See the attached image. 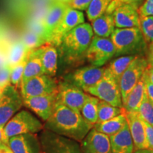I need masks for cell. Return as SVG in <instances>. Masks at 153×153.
I'll return each instance as SVG.
<instances>
[{"label": "cell", "mask_w": 153, "mask_h": 153, "mask_svg": "<svg viewBox=\"0 0 153 153\" xmlns=\"http://www.w3.org/2000/svg\"><path fill=\"white\" fill-rule=\"evenodd\" d=\"M88 95L79 87L65 81L57 87V103L80 111Z\"/></svg>", "instance_id": "cell-11"}, {"label": "cell", "mask_w": 153, "mask_h": 153, "mask_svg": "<svg viewBox=\"0 0 153 153\" xmlns=\"http://www.w3.org/2000/svg\"><path fill=\"white\" fill-rule=\"evenodd\" d=\"M82 153H111L109 136L92 128L81 141Z\"/></svg>", "instance_id": "cell-15"}, {"label": "cell", "mask_w": 153, "mask_h": 153, "mask_svg": "<svg viewBox=\"0 0 153 153\" xmlns=\"http://www.w3.org/2000/svg\"><path fill=\"white\" fill-rule=\"evenodd\" d=\"M129 131L133 141L134 150L149 149L143 120L137 112H126Z\"/></svg>", "instance_id": "cell-19"}, {"label": "cell", "mask_w": 153, "mask_h": 153, "mask_svg": "<svg viewBox=\"0 0 153 153\" xmlns=\"http://www.w3.org/2000/svg\"><path fill=\"white\" fill-rule=\"evenodd\" d=\"M109 139L111 153L133 152V141L130 133L128 122L120 131L109 136Z\"/></svg>", "instance_id": "cell-20"}, {"label": "cell", "mask_w": 153, "mask_h": 153, "mask_svg": "<svg viewBox=\"0 0 153 153\" xmlns=\"http://www.w3.org/2000/svg\"><path fill=\"white\" fill-rule=\"evenodd\" d=\"M137 113L141 119L153 126V104L149 100L146 91Z\"/></svg>", "instance_id": "cell-32"}, {"label": "cell", "mask_w": 153, "mask_h": 153, "mask_svg": "<svg viewBox=\"0 0 153 153\" xmlns=\"http://www.w3.org/2000/svg\"><path fill=\"white\" fill-rule=\"evenodd\" d=\"M116 48L111 38L94 36L85 56L91 65L101 67L116 56Z\"/></svg>", "instance_id": "cell-7"}, {"label": "cell", "mask_w": 153, "mask_h": 153, "mask_svg": "<svg viewBox=\"0 0 153 153\" xmlns=\"http://www.w3.org/2000/svg\"><path fill=\"white\" fill-rule=\"evenodd\" d=\"M99 99L94 96L88 95L80 113L82 117L89 124L94 126L97 122V111H98V103Z\"/></svg>", "instance_id": "cell-26"}, {"label": "cell", "mask_w": 153, "mask_h": 153, "mask_svg": "<svg viewBox=\"0 0 153 153\" xmlns=\"http://www.w3.org/2000/svg\"><path fill=\"white\" fill-rule=\"evenodd\" d=\"M38 138L44 153H82L79 142L48 130L43 129Z\"/></svg>", "instance_id": "cell-6"}, {"label": "cell", "mask_w": 153, "mask_h": 153, "mask_svg": "<svg viewBox=\"0 0 153 153\" xmlns=\"http://www.w3.org/2000/svg\"><path fill=\"white\" fill-rule=\"evenodd\" d=\"M28 53L26 57H25L22 62H19V64H17L14 67H13L10 70V84L16 87V89L20 88L23 74H24V68L28 59Z\"/></svg>", "instance_id": "cell-34"}, {"label": "cell", "mask_w": 153, "mask_h": 153, "mask_svg": "<svg viewBox=\"0 0 153 153\" xmlns=\"http://www.w3.org/2000/svg\"><path fill=\"white\" fill-rule=\"evenodd\" d=\"M144 1L145 0H111L108 8L106 9V13L113 14L115 9L117 8L118 6H120V4H123L135 5L139 8Z\"/></svg>", "instance_id": "cell-35"}, {"label": "cell", "mask_w": 153, "mask_h": 153, "mask_svg": "<svg viewBox=\"0 0 153 153\" xmlns=\"http://www.w3.org/2000/svg\"><path fill=\"white\" fill-rule=\"evenodd\" d=\"M111 1V0H91L89 7L86 9L88 20L91 22L104 14Z\"/></svg>", "instance_id": "cell-30"}, {"label": "cell", "mask_w": 153, "mask_h": 153, "mask_svg": "<svg viewBox=\"0 0 153 153\" xmlns=\"http://www.w3.org/2000/svg\"><path fill=\"white\" fill-rule=\"evenodd\" d=\"M126 123H127V119H126L125 113H123L110 120L101 122V123H95L93 126V128L100 133L107 135L108 136H111L120 131L126 126Z\"/></svg>", "instance_id": "cell-25"}, {"label": "cell", "mask_w": 153, "mask_h": 153, "mask_svg": "<svg viewBox=\"0 0 153 153\" xmlns=\"http://www.w3.org/2000/svg\"><path fill=\"white\" fill-rule=\"evenodd\" d=\"M9 147L13 153H41V145L36 134L25 133L9 139Z\"/></svg>", "instance_id": "cell-17"}, {"label": "cell", "mask_w": 153, "mask_h": 153, "mask_svg": "<svg viewBox=\"0 0 153 153\" xmlns=\"http://www.w3.org/2000/svg\"><path fill=\"white\" fill-rule=\"evenodd\" d=\"M10 70L7 65L0 68V92L10 84Z\"/></svg>", "instance_id": "cell-36"}, {"label": "cell", "mask_w": 153, "mask_h": 153, "mask_svg": "<svg viewBox=\"0 0 153 153\" xmlns=\"http://www.w3.org/2000/svg\"><path fill=\"white\" fill-rule=\"evenodd\" d=\"M145 73L146 74V75L148 76L149 80H150V81L153 84V68L149 64H148V66L147 67L146 70H145Z\"/></svg>", "instance_id": "cell-41"}, {"label": "cell", "mask_w": 153, "mask_h": 153, "mask_svg": "<svg viewBox=\"0 0 153 153\" xmlns=\"http://www.w3.org/2000/svg\"><path fill=\"white\" fill-rule=\"evenodd\" d=\"M26 47L27 51H30L38 48L41 47L42 45L46 43L47 42L44 38L30 30H26L22 36V39L21 41Z\"/></svg>", "instance_id": "cell-31"}, {"label": "cell", "mask_w": 153, "mask_h": 153, "mask_svg": "<svg viewBox=\"0 0 153 153\" xmlns=\"http://www.w3.org/2000/svg\"><path fill=\"white\" fill-rule=\"evenodd\" d=\"M92 128L79 111L59 103H56L52 114L44 124V129L77 142H81Z\"/></svg>", "instance_id": "cell-1"}, {"label": "cell", "mask_w": 153, "mask_h": 153, "mask_svg": "<svg viewBox=\"0 0 153 153\" xmlns=\"http://www.w3.org/2000/svg\"><path fill=\"white\" fill-rule=\"evenodd\" d=\"M138 7L132 4H120L113 12L115 28H140Z\"/></svg>", "instance_id": "cell-16"}, {"label": "cell", "mask_w": 153, "mask_h": 153, "mask_svg": "<svg viewBox=\"0 0 153 153\" xmlns=\"http://www.w3.org/2000/svg\"><path fill=\"white\" fill-rule=\"evenodd\" d=\"M44 129V125L38 118L26 110H21L7 122L3 128L6 138L25 133L36 134Z\"/></svg>", "instance_id": "cell-4"}, {"label": "cell", "mask_w": 153, "mask_h": 153, "mask_svg": "<svg viewBox=\"0 0 153 153\" xmlns=\"http://www.w3.org/2000/svg\"><path fill=\"white\" fill-rule=\"evenodd\" d=\"M68 8V5L67 3L62 1H56L48 8L43 20L44 38L47 43H49L51 34Z\"/></svg>", "instance_id": "cell-18"}, {"label": "cell", "mask_w": 153, "mask_h": 153, "mask_svg": "<svg viewBox=\"0 0 153 153\" xmlns=\"http://www.w3.org/2000/svg\"><path fill=\"white\" fill-rule=\"evenodd\" d=\"M94 36L91 24L83 23L69 31L62 38L61 44L68 60L75 62L85 56Z\"/></svg>", "instance_id": "cell-2"}, {"label": "cell", "mask_w": 153, "mask_h": 153, "mask_svg": "<svg viewBox=\"0 0 153 153\" xmlns=\"http://www.w3.org/2000/svg\"><path fill=\"white\" fill-rule=\"evenodd\" d=\"M148 57L153 59V41L148 44Z\"/></svg>", "instance_id": "cell-44"}, {"label": "cell", "mask_w": 153, "mask_h": 153, "mask_svg": "<svg viewBox=\"0 0 153 153\" xmlns=\"http://www.w3.org/2000/svg\"><path fill=\"white\" fill-rule=\"evenodd\" d=\"M8 141H9L6 138V137L4 136L3 129L0 127V144H1V143H3V144L9 145Z\"/></svg>", "instance_id": "cell-42"}, {"label": "cell", "mask_w": 153, "mask_h": 153, "mask_svg": "<svg viewBox=\"0 0 153 153\" xmlns=\"http://www.w3.org/2000/svg\"><path fill=\"white\" fill-rule=\"evenodd\" d=\"M85 91L112 106L123 107L119 84L107 68H105L104 74L100 81L93 87L86 89Z\"/></svg>", "instance_id": "cell-5"}, {"label": "cell", "mask_w": 153, "mask_h": 153, "mask_svg": "<svg viewBox=\"0 0 153 153\" xmlns=\"http://www.w3.org/2000/svg\"><path fill=\"white\" fill-rule=\"evenodd\" d=\"M140 28L146 44L153 41V16H139Z\"/></svg>", "instance_id": "cell-33"}, {"label": "cell", "mask_w": 153, "mask_h": 153, "mask_svg": "<svg viewBox=\"0 0 153 153\" xmlns=\"http://www.w3.org/2000/svg\"><path fill=\"white\" fill-rule=\"evenodd\" d=\"M68 2H67V3H68Z\"/></svg>", "instance_id": "cell-47"}, {"label": "cell", "mask_w": 153, "mask_h": 153, "mask_svg": "<svg viewBox=\"0 0 153 153\" xmlns=\"http://www.w3.org/2000/svg\"><path fill=\"white\" fill-rule=\"evenodd\" d=\"M41 153H44V152H41Z\"/></svg>", "instance_id": "cell-46"}, {"label": "cell", "mask_w": 153, "mask_h": 153, "mask_svg": "<svg viewBox=\"0 0 153 153\" xmlns=\"http://www.w3.org/2000/svg\"><path fill=\"white\" fill-rule=\"evenodd\" d=\"M23 106L21 94L16 87L9 84L0 92V127L3 129Z\"/></svg>", "instance_id": "cell-9"}, {"label": "cell", "mask_w": 153, "mask_h": 153, "mask_svg": "<svg viewBox=\"0 0 153 153\" xmlns=\"http://www.w3.org/2000/svg\"><path fill=\"white\" fill-rule=\"evenodd\" d=\"M85 16L81 11L68 7L60 22L51 34L49 43L60 45L62 38L78 25L85 23Z\"/></svg>", "instance_id": "cell-12"}, {"label": "cell", "mask_w": 153, "mask_h": 153, "mask_svg": "<svg viewBox=\"0 0 153 153\" xmlns=\"http://www.w3.org/2000/svg\"><path fill=\"white\" fill-rule=\"evenodd\" d=\"M43 74V69L41 58V51H40V48H38L28 52V59L24 68L22 82L26 81L33 76Z\"/></svg>", "instance_id": "cell-22"}, {"label": "cell", "mask_w": 153, "mask_h": 153, "mask_svg": "<svg viewBox=\"0 0 153 153\" xmlns=\"http://www.w3.org/2000/svg\"><path fill=\"white\" fill-rule=\"evenodd\" d=\"M57 92L23 99L24 106L33 112L43 121L50 118L57 103Z\"/></svg>", "instance_id": "cell-14"}, {"label": "cell", "mask_w": 153, "mask_h": 153, "mask_svg": "<svg viewBox=\"0 0 153 153\" xmlns=\"http://www.w3.org/2000/svg\"><path fill=\"white\" fill-rule=\"evenodd\" d=\"M28 53V51L21 41L11 44L7 54V65L11 70L13 67L22 62L27 55Z\"/></svg>", "instance_id": "cell-27"}, {"label": "cell", "mask_w": 153, "mask_h": 153, "mask_svg": "<svg viewBox=\"0 0 153 153\" xmlns=\"http://www.w3.org/2000/svg\"><path fill=\"white\" fill-rule=\"evenodd\" d=\"M123 113H125V110L123 107L119 108V107L114 106L104 101L99 100L98 103L97 123H101L110 120Z\"/></svg>", "instance_id": "cell-28"}, {"label": "cell", "mask_w": 153, "mask_h": 153, "mask_svg": "<svg viewBox=\"0 0 153 153\" xmlns=\"http://www.w3.org/2000/svg\"><path fill=\"white\" fill-rule=\"evenodd\" d=\"M145 93V84L143 76L131 91L126 101L123 104V108L126 112H137Z\"/></svg>", "instance_id": "cell-23"}, {"label": "cell", "mask_w": 153, "mask_h": 153, "mask_svg": "<svg viewBox=\"0 0 153 153\" xmlns=\"http://www.w3.org/2000/svg\"><path fill=\"white\" fill-rule=\"evenodd\" d=\"M39 48L44 74L54 76L57 70L58 55L56 48L51 43H46Z\"/></svg>", "instance_id": "cell-21"}, {"label": "cell", "mask_w": 153, "mask_h": 153, "mask_svg": "<svg viewBox=\"0 0 153 153\" xmlns=\"http://www.w3.org/2000/svg\"><path fill=\"white\" fill-rule=\"evenodd\" d=\"M58 84L53 76L47 74L33 76L22 82L20 86L22 98H28L36 96L51 94L57 91Z\"/></svg>", "instance_id": "cell-10"}, {"label": "cell", "mask_w": 153, "mask_h": 153, "mask_svg": "<svg viewBox=\"0 0 153 153\" xmlns=\"http://www.w3.org/2000/svg\"><path fill=\"white\" fill-rule=\"evenodd\" d=\"M137 55H129L115 59L107 67L114 77L119 82L120 77Z\"/></svg>", "instance_id": "cell-29"}, {"label": "cell", "mask_w": 153, "mask_h": 153, "mask_svg": "<svg viewBox=\"0 0 153 153\" xmlns=\"http://www.w3.org/2000/svg\"><path fill=\"white\" fill-rule=\"evenodd\" d=\"M143 121L145 126L146 139L148 144V148L153 150V126H151L148 123H147V122L144 121V120H143Z\"/></svg>", "instance_id": "cell-39"}, {"label": "cell", "mask_w": 153, "mask_h": 153, "mask_svg": "<svg viewBox=\"0 0 153 153\" xmlns=\"http://www.w3.org/2000/svg\"><path fill=\"white\" fill-rule=\"evenodd\" d=\"M137 12L139 16H153V0H145Z\"/></svg>", "instance_id": "cell-37"}, {"label": "cell", "mask_w": 153, "mask_h": 153, "mask_svg": "<svg viewBox=\"0 0 153 153\" xmlns=\"http://www.w3.org/2000/svg\"><path fill=\"white\" fill-rule=\"evenodd\" d=\"M105 68L94 65L86 66L75 70L67 77L66 81L85 91L100 81L104 74Z\"/></svg>", "instance_id": "cell-13"}, {"label": "cell", "mask_w": 153, "mask_h": 153, "mask_svg": "<svg viewBox=\"0 0 153 153\" xmlns=\"http://www.w3.org/2000/svg\"><path fill=\"white\" fill-rule=\"evenodd\" d=\"M148 61L149 65H150L153 68V59L151 58V57H148Z\"/></svg>", "instance_id": "cell-45"}, {"label": "cell", "mask_w": 153, "mask_h": 153, "mask_svg": "<svg viewBox=\"0 0 153 153\" xmlns=\"http://www.w3.org/2000/svg\"><path fill=\"white\" fill-rule=\"evenodd\" d=\"M110 38L116 48V56L137 55L146 44L140 28H116Z\"/></svg>", "instance_id": "cell-3"}, {"label": "cell", "mask_w": 153, "mask_h": 153, "mask_svg": "<svg viewBox=\"0 0 153 153\" xmlns=\"http://www.w3.org/2000/svg\"><path fill=\"white\" fill-rule=\"evenodd\" d=\"M91 0H69L67 4L70 8L78 11H84L87 9Z\"/></svg>", "instance_id": "cell-38"}, {"label": "cell", "mask_w": 153, "mask_h": 153, "mask_svg": "<svg viewBox=\"0 0 153 153\" xmlns=\"http://www.w3.org/2000/svg\"><path fill=\"white\" fill-rule=\"evenodd\" d=\"M143 76L145 84V91H146L147 96H148L149 100L153 104V84L149 80L145 72L143 73Z\"/></svg>", "instance_id": "cell-40"}, {"label": "cell", "mask_w": 153, "mask_h": 153, "mask_svg": "<svg viewBox=\"0 0 153 153\" xmlns=\"http://www.w3.org/2000/svg\"><path fill=\"white\" fill-rule=\"evenodd\" d=\"M133 153H153V150L151 149H139L133 151Z\"/></svg>", "instance_id": "cell-43"}, {"label": "cell", "mask_w": 153, "mask_h": 153, "mask_svg": "<svg viewBox=\"0 0 153 153\" xmlns=\"http://www.w3.org/2000/svg\"><path fill=\"white\" fill-rule=\"evenodd\" d=\"M91 26L94 34L103 38H109L116 28L113 14L106 12L91 22Z\"/></svg>", "instance_id": "cell-24"}, {"label": "cell", "mask_w": 153, "mask_h": 153, "mask_svg": "<svg viewBox=\"0 0 153 153\" xmlns=\"http://www.w3.org/2000/svg\"><path fill=\"white\" fill-rule=\"evenodd\" d=\"M148 64V59L140 55H137L120 77L118 84L123 104L128 94L142 78Z\"/></svg>", "instance_id": "cell-8"}]
</instances>
